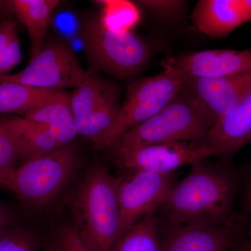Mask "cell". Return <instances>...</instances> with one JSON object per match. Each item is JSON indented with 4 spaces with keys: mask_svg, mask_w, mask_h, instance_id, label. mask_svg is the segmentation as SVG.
I'll list each match as a JSON object with an SVG mask.
<instances>
[{
    "mask_svg": "<svg viewBox=\"0 0 251 251\" xmlns=\"http://www.w3.org/2000/svg\"><path fill=\"white\" fill-rule=\"evenodd\" d=\"M81 37L92 66L117 78L136 77L150 62L151 49L146 41L131 31L110 29L100 17L84 23Z\"/></svg>",
    "mask_w": 251,
    "mask_h": 251,
    "instance_id": "obj_6",
    "label": "cell"
},
{
    "mask_svg": "<svg viewBox=\"0 0 251 251\" xmlns=\"http://www.w3.org/2000/svg\"><path fill=\"white\" fill-rule=\"evenodd\" d=\"M22 59L21 44L18 36L11 43L9 48L0 56V77L6 75L8 72L21 62Z\"/></svg>",
    "mask_w": 251,
    "mask_h": 251,
    "instance_id": "obj_27",
    "label": "cell"
},
{
    "mask_svg": "<svg viewBox=\"0 0 251 251\" xmlns=\"http://www.w3.org/2000/svg\"><path fill=\"white\" fill-rule=\"evenodd\" d=\"M17 140L21 163L47 154L61 148L46 127L18 117H8ZM20 163V164H21Z\"/></svg>",
    "mask_w": 251,
    "mask_h": 251,
    "instance_id": "obj_17",
    "label": "cell"
},
{
    "mask_svg": "<svg viewBox=\"0 0 251 251\" xmlns=\"http://www.w3.org/2000/svg\"><path fill=\"white\" fill-rule=\"evenodd\" d=\"M109 251H163L158 218L151 215L140 219L121 234Z\"/></svg>",
    "mask_w": 251,
    "mask_h": 251,
    "instance_id": "obj_19",
    "label": "cell"
},
{
    "mask_svg": "<svg viewBox=\"0 0 251 251\" xmlns=\"http://www.w3.org/2000/svg\"><path fill=\"white\" fill-rule=\"evenodd\" d=\"M114 85L115 84L90 73L87 80L71 94L70 106L75 125L93 111Z\"/></svg>",
    "mask_w": 251,
    "mask_h": 251,
    "instance_id": "obj_21",
    "label": "cell"
},
{
    "mask_svg": "<svg viewBox=\"0 0 251 251\" xmlns=\"http://www.w3.org/2000/svg\"><path fill=\"white\" fill-rule=\"evenodd\" d=\"M239 176L224 165L203 161L176 183L162 204L166 224L171 226L220 225L235 217L233 208Z\"/></svg>",
    "mask_w": 251,
    "mask_h": 251,
    "instance_id": "obj_1",
    "label": "cell"
},
{
    "mask_svg": "<svg viewBox=\"0 0 251 251\" xmlns=\"http://www.w3.org/2000/svg\"><path fill=\"white\" fill-rule=\"evenodd\" d=\"M186 87L202 104L214 126L251 93V72L218 78H187Z\"/></svg>",
    "mask_w": 251,
    "mask_h": 251,
    "instance_id": "obj_12",
    "label": "cell"
},
{
    "mask_svg": "<svg viewBox=\"0 0 251 251\" xmlns=\"http://www.w3.org/2000/svg\"><path fill=\"white\" fill-rule=\"evenodd\" d=\"M60 1L57 0H11L6 8L27 28L31 41V58L40 52L52 13Z\"/></svg>",
    "mask_w": 251,
    "mask_h": 251,
    "instance_id": "obj_15",
    "label": "cell"
},
{
    "mask_svg": "<svg viewBox=\"0 0 251 251\" xmlns=\"http://www.w3.org/2000/svg\"><path fill=\"white\" fill-rule=\"evenodd\" d=\"M23 118L46 127L60 147L70 145L78 135L71 109L70 97L36 109Z\"/></svg>",
    "mask_w": 251,
    "mask_h": 251,
    "instance_id": "obj_18",
    "label": "cell"
},
{
    "mask_svg": "<svg viewBox=\"0 0 251 251\" xmlns=\"http://www.w3.org/2000/svg\"><path fill=\"white\" fill-rule=\"evenodd\" d=\"M251 140V92L232 112L220 119L204 143L216 156L228 159Z\"/></svg>",
    "mask_w": 251,
    "mask_h": 251,
    "instance_id": "obj_14",
    "label": "cell"
},
{
    "mask_svg": "<svg viewBox=\"0 0 251 251\" xmlns=\"http://www.w3.org/2000/svg\"><path fill=\"white\" fill-rule=\"evenodd\" d=\"M103 6L100 18L104 24L117 31H130L138 18L133 3L122 1H98Z\"/></svg>",
    "mask_w": 251,
    "mask_h": 251,
    "instance_id": "obj_23",
    "label": "cell"
},
{
    "mask_svg": "<svg viewBox=\"0 0 251 251\" xmlns=\"http://www.w3.org/2000/svg\"><path fill=\"white\" fill-rule=\"evenodd\" d=\"M18 36L16 21L9 18H2L0 21V56L4 53Z\"/></svg>",
    "mask_w": 251,
    "mask_h": 251,
    "instance_id": "obj_28",
    "label": "cell"
},
{
    "mask_svg": "<svg viewBox=\"0 0 251 251\" xmlns=\"http://www.w3.org/2000/svg\"><path fill=\"white\" fill-rule=\"evenodd\" d=\"M205 109L187 87L151 118L117 140L114 158L140 147L178 141H204L212 128Z\"/></svg>",
    "mask_w": 251,
    "mask_h": 251,
    "instance_id": "obj_2",
    "label": "cell"
},
{
    "mask_svg": "<svg viewBox=\"0 0 251 251\" xmlns=\"http://www.w3.org/2000/svg\"><path fill=\"white\" fill-rule=\"evenodd\" d=\"M191 18L202 34L214 39L226 37L251 21V0H199Z\"/></svg>",
    "mask_w": 251,
    "mask_h": 251,
    "instance_id": "obj_13",
    "label": "cell"
},
{
    "mask_svg": "<svg viewBox=\"0 0 251 251\" xmlns=\"http://www.w3.org/2000/svg\"><path fill=\"white\" fill-rule=\"evenodd\" d=\"M62 90H46L17 83H0V115L27 113L52 102L69 98Z\"/></svg>",
    "mask_w": 251,
    "mask_h": 251,
    "instance_id": "obj_16",
    "label": "cell"
},
{
    "mask_svg": "<svg viewBox=\"0 0 251 251\" xmlns=\"http://www.w3.org/2000/svg\"><path fill=\"white\" fill-rule=\"evenodd\" d=\"M163 67L160 74L142 77L128 86L116 119L92 143L94 148L108 149L122 135L163 110L184 90L187 81L184 74L171 67Z\"/></svg>",
    "mask_w": 251,
    "mask_h": 251,
    "instance_id": "obj_4",
    "label": "cell"
},
{
    "mask_svg": "<svg viewBox=\"0 0 251 251\" xmlns=\"http://www.w3.org/2000/svg\"><path fill=\"white\" fill-rule=\"evenodd\" d=\"M46 251H100L71 223H63L50 235Z\"/></svg>",
    "mask_w": 251,
    "mask_h": 251,
    "instance_id": "obj_22",
    "label": "cell"
},
{
    "mask_svg": "<svg viewBox=\"0 0 251 251\" xmlns=\"http://www.w3.org/2000/svg\"><path fill=\"white\" fill-rule=\"evenodd\" d=\"M229 251H251V246L247 244H236Z\"/></svg>",
    "mask_w": 251,
    "mask_h": 251,
    "instance_id": "obj_31",
    "label": "cell"
},
{
    "mask_svg": "<svg viewBox=\"0 0 251 251\" xmlns=\"http://www.w3.org/2000/svg\"><path fill=\"white\" fill-rule=\"evenodd\" d=\"M122 171L116 176L121 234L144 217L156 215L176 184L174 173Z\"/></svg>",
    "mask_w": 251,
    "mask_h": 251,
    "instance_id": "obj_8",
    "label": "cell"
},
{
    "mask_svg": "<svg viewBox=\"0 0 251 251\" xmlns=\"http://www.w3.org/2000/svg\"><path fill=\"white\" fill-rule=\"evenodd\" d=\"M75 227L100 251H109L121 235L116 176L97 165L87 172L73 196Z\"/></svg>",
    "mask_w": 251,
    "mask_h": 251,
    "instance_id": "obj_3",
    "label": "cell"
},
{
    "mask_svg": "<svg viewBox=\"0 0 251 251\" xmlns=\"http://www.w3.org/2000/svg\"><path fill=\"white\" fill-rule=\"evenodd\" d=\"M136 2L155 17L166 21L179 19L188 4V1L183 0H140Z\"/></svg>",
    "mask_w": 251,
    "mask_h": 251,
    "instance_id": "obj_26",
    "label": "cell"
},
{
    "mask_svg": "<svg viewBox=\"0 0 251 251\" xmlns=\"http://www.w3.org/2000/svg\"><path fill=\"white\" fill-rule=\"evenodd\" d=\"M77 162V148L72 143L0 175V186L12 191L27 204L46 205L67 186Z\"/></svg>",
    "mask_w": 251,
    "mask_h": 251,
    "instance_id": "obj_5",
    "label": "cell"
},
{
    "mask_svg": "<svg viewBox=\"0 0 251 251\" xmlns=\"http://www.w3.org/2000/svg\"><path fill=\"white\" fill-rule=\"evenodd\" d=\"M216 156L204 141H178L140 147L114 158L122 171L135 170L168 174Z\"/></svg>",
    "mask_w": 251,
    "mask_h": 251,
    "instance_id": "obj_9",
    "label": "cell"
},
{
    "mask_svg": "<svg viewBox=\"0 0 251 251\" xmlns=\"http://www.w3.org/2000/svg\"><path fill=\"white\" fill-rule=\"evenodd\" d=\"M120 97V90L115 85L93 111L77 124L78 135L93 143L103 134L116 119L121 105Z\"/></svg>",
    "mask_w": 251,
    "mask_h": 251,
    "instance_id": "obj_20",
    "label": "cell"
},
{
    "mask_svg": "<svg viewBox=\"0 0 251 251\" xmlns=\"http://www.w3.org/2000/svg\"><path fill=\"white\" fill-rule=\"evenodd\" d=\"M247 227L245 215L224 224L171 226L162 230L163 251H229Z\"/></svg>",
    "mask_w": 251,
    "mask_h": 251,
    "instance_id": "obj_10",
    "label": "cell"
},
{
    "mask_svg": "<svg viewBox=\"0 0 251 251\" xmlns=\"http://www.w3.org/2000/svg\"><path fill=\"white\" fill-rule=\"evenodd\" d=\"M20 226L22 224L17 211L9 204L0 201V234Z\"/></svg>",
    "mask_w": 251,
    "mask_h": 251,
    "instance_id": "obj_29",
    "label": "cell"
},
{
    "mask_svg": "<svg viewBox=\"0 0 251 251\" xmlns=\"http://www.w3.org/2000/svg\"><path fill=\"white\" fill-rule=\"evenodd\" d=\"M244 212L245 216L251 214V176L248 183L247 189L244 193V202H243Z\"/></svg>",
    "mask_w": 251,
    "mask_h": 251,
    "instance_id": "obj_30",
    "label": "cell"
},
{
    "mask_svg": "<svg viewBox=\"0 0 251 251\" xmlns=\"http://www.w3.org/2000/svg\"><path fill=\"white\" fill-rule=\"evenodd\" d=\"M20 163L17 140L8 117H2L0 119V175L14 169Z\"/></svg>",
    "mask_w": 251,
    "mask_h": 251,
    "instance_id": "obj_24",
    "label": "cell"
},
{
    "mask_svg": "<svg viewBox=\"0 0 251 251\" xmlns=\"http://www.w3.org/2000/svg\"><path fill=\"white\" fill-rule=\"evenodd\" d=\"M162 67L179 70L186 78H218L251 72V50L195 51L169 57Z\"/></svg>",
    "mask_w": 251,
    "mask_h": 251,
    "instance_id": "obj_11",
    "label": "cell"
},
{
    "mask_svg": "<svg viewBox=\"0 0 251 251\" xmlns=\"http://www.w3.org/2000/svg\"><path fill=\"white\" fill-rule=\"evenodd\" d=\"M74 50L65 41L52 39L20 72L0 77V83H17L46 90L77 87L88 78Z\"/></svg>",
    "mask_w": 251,
    "mask_h": 251,
    "instance_id": "obj_7",
    "label": "cell"
},
{
    "mask_svg": "<svg viewBox=\"0 0 251 251\" xmlns=\"http://www.w3.org/2000/svg\"><path fill=\"white\" fill-rule=\"evenodd\" d=\"M37 236L25 226H20L0 234V251H37Z\"/></svg>",
    "mask_w": 251,
    "mask_h": 251,
    "instance_id": "obj_25",
    "label": "cell"
}]
</instances>
